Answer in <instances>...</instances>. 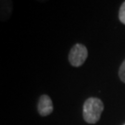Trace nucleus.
<instances>
[{
    "instance_id": "20e7f679",
    "label": "nucleus",
    "mask_w": 125,
    "mask_h": 125,
    "mask_svg": "<svg viewBox=\"0 0 125 125\" xmlns=\"http://www.w3.org/2000/svg\"><path fill=\"white\" fill-rule=\"evenodd\" d=\"M14 3L12 0H0V21L6 22L13 14Z\"/></svg>"
},
{
    "instance_id": "f03ea898",
    "label": "nucleus",
    "mask_w": 125,
    "mask_h": 125,
    "mask_svg": "<svg viewBox=\"0 0 125 125\" xmlns=\"http://www.w3.org/2000/svg\"><path fill=\"white\" fill-rule=\"evenodd\" d=\"M88 58V50L83 44H75L72 46L68 56L69 62L72 67H81Z\"/></svg>"
},
{
    "instance_id": "f257e3e1",
    "label": "nucleus",
    "mask_w": 125,
    "mask_h": 125,
    "mask_svg": "<svg viewBox=\"0 0 125 125\" xmlns=\"http://www.w3.org/2000/svg\"><path fill=\"white\" fill-rule=\"evenodd\" d=\"M104 110V104L102 100L96 97H90L86 99L83 107V117L85 122L94 124L100 120Z\"/></svg>"
},
{
    "instance_id": "39448f33",
    "label": "nucleus",
    "mask_w": 125,
    "mask_h": 125,
    "mask_svg": "<svg viewBox=\"0 0 125 125\" xmlns=\"http://www.w3.org/2000/svg\"><path fill=\"white\" fill-rule=\"evenodd\" d=\"M119 19L121 21V23L125 24V2L121 4V8H120V11H119Z\"/></svg>"
},
{
    "instance_id": "7ed1b4c3",
    "label": "nucleus",
    "mask_w": 125,
    "mask_h": 125,
    "mask_svg": "<svg viewBox=\"0 0 125 125\" xmlns=\"http://www.w3.org/2000/svg\"><path fill=\"white\" fill-rule=\"evenodd\" d=\"M36 108L38 114L41 117L49 116L54 110L53 102L51 97L47 94H41L37 101Z\"/></svg>"
},
{
    "instance_id": "423d86ee",
    "label": "nucleus",
    "mask_w": 125,
    "mask_h": 125,
    "mask_svg": "<svg viewBox=\"0 0 125 125\" xmlns=\"http://www.w3.org/2000/svg\"><path fill=\"white\" fill-rule=\"evenodd\" d=\"M119 77L121 80V82H123L125 83V59L124 61L121 63L120 70H119Z\"/></svg>"
}]
</instances>
